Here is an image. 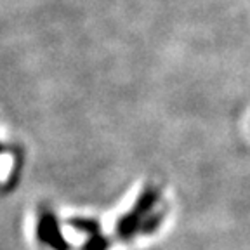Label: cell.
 <instances>
[{
	"mask_svg": "<svg viewBox=\"0 0 250 250\" xmlns=\"http://www.w3.org/2000/svg\"><path fill=\"white\" fill-rule=\"evenodd\" d=\"M162 217H164V212H151V214L143 221V224H141L137 233L149 234V233H153V231H156V228L160 226Z\"/></svg>",
	"mask_w": 250,
	"mask_h": 250,
	"instance_id": "5b68a950",
	"label": "cell"
},
{
	"mask_svg": "<svg viewBox=\"0 0 250 250\" xmlns=\"http://www.w3.org/2000/svg\"><path fill=\"white\" fill-rule=\"evenodd\" d=\"M160 198V191L155 186H148L145 191L141 193L139 198L132 205L127 214H124L117 223V234L120 240H129L139 231L141 224L155 210L156 203Z\"/></svg>",
	"mask_w": 250,
	"mask_h": 250,
	"instance_id": "6da1fadb",
	"label": "cell"
},
{
	"mask_svg": "<svg viewBox=\"0 0 250 250\" xmlns=\"http://www.w3.org/2000/svg\"><path fill=\"white\" fill-rule=\"evenodd\" d=\"M108 249H109V240L106 238L101 231L90 234L89 240L82 245V250H108Z\"/></svg>",
	"mask_w": 250,
	"mask_h": 250,
	"instance_id": "277c9868",
	"label": "cell"
},
{
	"mask_svg": "<svg viewBox=\"0 0 250 250\" xmlns=\"http://www.w3.org/2000/svg\"><path fill=\"white\" fill-rule=\"evenodd\" d=\"M70 224L75 228V229L82 231V233L90 234L94 233H99L101 231V226H99L98 221H94V219H83V217H73L70 219Z\"/></svg>",
	"mask_w": 250,
	"mask_h": 250,
	"instance_id": "3957f363",
	"label": "cell"
},
{
	"mask_svg": "<svg viewBox=\"0 0 250 250\" xmlns=\"http://www.w3.org/2000/svg\"><path fill=\"white\" fill-rule=\"evenodd\" d=\"M2 151H4V146H2V145H0V153H2Z\"/></svg>",
	"mask_w": 250,
	"mask_h": 250,
	"instance_id": "8992f818",
	"label": "cell"
},
{
	"mask_svg": "<svg viewBox=\"0 0 250 250\" xmlns=\"http://www.w3.org/2000/svg\"><path fill=\"white\" fill-rule=\"evenodd\" d=\"M37 238L40 243L51 247L52 250H70L71 245L62 236V231L56 215L51 210H42L37 221Z\"/></svg>",
	"mask_w": 250,
	"mask_h": 250,
	"instance_id": "7a4b0ae2",
	"label": "cell"
}]
</instances>
